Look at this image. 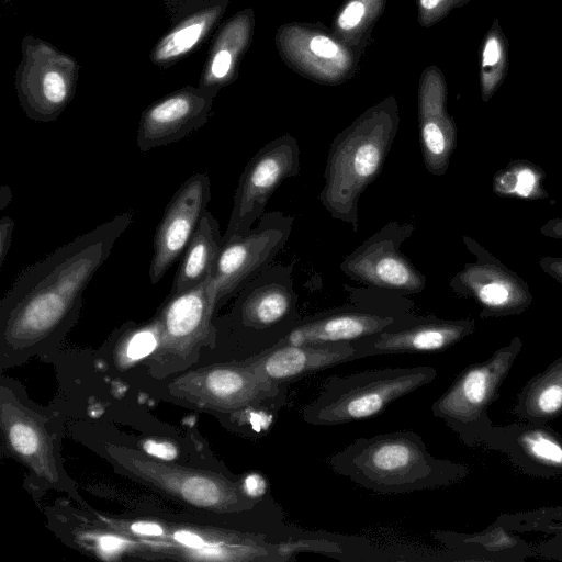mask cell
<instances>
[{"label":"cell","instance_id":"obj_38","mask_svg":"<svg viewBox=\"0 0 562 562\" xmlns=\"http://www.w3.org/2000/svg\"><path fill=\"white\" fill-rule=\"evenodd\" d=\"M131 530L138 535L157 537L162 535V528L154 522L138 521L131 526Z\"/></svg>","mask_w":562,"mask_h":562},{"label":"cell","instance_id":"obj_23","mask_svg":"<svg viewBox=\"0 0 562 562\" xmlns=\"http://www.w3.org/2000/svg\"><path fill=\"white\" fill-rule=\"evenodd\" d=\"M544 179L546 172L539 165L527 159H515L494 175L492 191L498 196L546 199Z\"/></svg>","mask_w":562,"mask_h":562},{"label":"cell","instance_id":"obj_19","mask_svg":"<svg viewBox=\"0 0 562 562\" xmlns=\"http://www.w3.org/2000/svg\"><path fill=\"white\" fill-rule=\"evenodd\" d=\"M295 303L291 290L281 284L255 288L239 306L240 324L260 335L263 350L279 342L295 325Z\"/></svg>","mask_w":562,"mask_h":562},{"label":"cell","instance_id":"obj_25","mask_svg":"<svg viewBox=\"0 0 562 562\" xmlns=\"http://www.w3.org/2000/svg\"><path fill=\"white\" fill-rule=\"evenodd\" d=\"M508 69V42L495 18L487 30L480 50V88L488 102L505 80Z\"/></svg>","mask_w":562,"mask_h":562},{"label":"cell","instance_id":"obj_11","mask_svg":"<svg viewBox=\"0 0 562 562\" xmlns=\"http://www.w3.org/2000/svg\"><path fill=\"white\" fill-rule=\"evenodd\" d=\"M463 241L475 260L465 263L450 280V289L474 299L488 315L526 310L532 301L527 282L475 239L463 236Z\"/></svg>","mask_w":562,"mask_h":562},{"label":"cell","instance_id":"obj_29","mask_svg":"<svg viewBox=\"0 0 562 562\" xmlns=\"http://www.w3.org/2000/svg\"><path fill=\"white\" fill-rule=\"evenodd\" d=\"M239 485L247 497L252 501L261 502L269 497V483L263 474L254 471L247 473Z\"/></svg>","mask_w":562,"mask_h":562},{"label":"cell","instance_id":"obj_15","mask_svg":"<svg viewBox=\"0 0 562 562\" xmlns=\"http://www.w3.org/2000/svg\"><path fill=\"white\" fill-rule=\"evenodd\" d=\"M356 360L351 342L295 346L277 344L241 360L272 383L288 386L310 374Z\"/></svg>","mask_w":562,"mask_h":562},{"label":"cell","instance_id":"obj_40","mask_svg":"<svg viewBox=\"0 0 562 562\" xmlns=\"http://www.w3.org/2000/svg\"><path fill=\"white\" fill-rule=\"evenodd\" d=\"M11 201V190L8 186H2L0 190V206L4 210Z\"/></svg>","mask_w":562,"mask_h":562},{"label":"cell","instance_id":"obj_36","mask_svg":"<svg viewBox=\"0 0 562 562\" xmlns=\"http://www.w3.org/2000/svg\"><path fill=\"white\" fill-rule=\"evenodd\" d=\"M173 538L179 543L184 544L191 549L202 550L205 546L207 547L210 543H205L204 539L200 537L198 533L188 531V530H179L173 535Z\"/></svg>","mask_w":562,"mask_h":562},{"label":"cell","instance_id":"obj_28","mask_svg":"<svg viewBox=\"0 0 562 562\" xmlns=\"http://www.w3.org/2000/svg\"><path fill=\"white\" fill-rule=\"evenodd\" d=\"M530 452L538 459L553 464L562 463V447L550 438L535 434L526 439Z\"/></svg>","mask_w":562,"mask_h":562},{"label":"cell","instance_id":"obj_39","mask_svg":"<svg viewBox=\"0 0 562 562\" xmlns=\"http://www.w3.org/2000/svg\"><path fill=\"white\" fill-rule=\"evenodd\" d=\"M123 541L119 538L104 536L100 539V546L104 551H114L122 546Z\"/></svg>","mask_w":562,"mask_h":562},{"label":"cell","instance_id":"obj_34","mask_svg":"<svg viewBox=\"0 0 562 562\" xmlns=\"http://www.w3.org/2000/svg\"><path fill=\"white\" fill-rule=\"evenodd\" d=\"M14 222L10 216L0 220V267L3 265L11 247Z\"/></svg>","mask_w":562,"mask_h":562},{"label":"cell","instance_id":"obj_12","mask_svg":"<svg viewBox=\"0 0 562 562\" xmlns=\"http://www.w3.org/2000/svg\"><path fill=\"white\" fill-rule=\"evenodd\" d=\"M211 200V180L198 172L188 178L172 195L157 226L149 280L154 285L182 256Z\"/></svg>","mask_w":562,"mask_h":562},{"label":"cell","instance_id":"obj_20","mask_svg":"<svg viewBox=\"0 0 562 562\" xmlns=\"http://www.w3.org/2000/svg\"><path fill=\"white\" fill-rule=\"evenodd\" d=\"M395 321L393 316L360 311L331 313L295 324L277 344L353 342L387 328Z\"/></svg>","mask_w":562,"mask_h":562},{"label":"cell","instance_id":"obj_16","mask_svg":"<svg viewBox=\"0 0 562 562\" xmlns=\"http://www.w3.org/2000/svg\"><path fill=\"white\" fill-rule=\"evenodd\" d=\"M0 407L1 428L9 449L35 474L52 484L59 483L53 440L42 423L4 386Z\"/></svg>","mask_w":562,"mask_h":562},{"label":"cell","instance_id":"obj_2","mask_svg":"<svg viewBox=\"0 0 562 562\" xmlns=\"http://www.w3.org/2000/svg\"><path fill=\"white\" fill-rule=\"evenodd\" d=\"M396 109L379 105L340 132L328 150L319 201L326 211L358 231V203L378 178L397 132Z\"/></svg>","mask_w":562,"mask_h":562},{"label":"cell","instance_id":"obj_3","mask_svg":"<svg viewBox=\"0 0 562 562\" xmlns=\"http://www.w3.org/2000/svg\"><path fill=\"white\" fill-rule=\"evenodd\" d=\"M328 467L356 485L379 494H407L436 487L445 464L412 430H396L353 440L328 459Z\"/></svg>","mask_w":562,"mask_h":562},{"label":"cell","instance_id":"obj_21","mask_svg":"<svg viewBox=\"0 0 562 562\" xmlns=\"http://www.w3.org/2000/svg\"><path fill=\"white\" fill-rule=\"evenodd\" d=\"M419 136L426 169L435 176L445 175L457 145V127L446 111L445 86L441 81L422 93Z\"/></svg>","mask_w":562,"mask_h":562},{"label":"cell","instance_id":"obj_35","mask_svg":"<svg viewBox=\"0 0 562 562\" xmlns=\"http://www.w3.org/2000/svg\"><path fill=\"white\" fill-rule=\"evenodd\" d=\"M540 269L562 285V257L544 256L538 261Z\"/></svg>","mask_w":562,"mask_h":562},{"label":"cell","instance_id":"obj_41","mask_svg":"<svg viewBox=\"0 0 562 562\" xmlns=\"http://www.w3.org/2000/svg\"><path fill=\"white\" fill-rule=\"evenodd\" d=\"M447 0H420V5L426 10H434Z\"/></svg>","mask_w":562,"mask_h":562},{"label":"cell","instance_id":"obj_22","mask_svg":"<svg viewBox=\"0 0 562 562\" xmlns=\"http://www.w3.org/2000/svg\"><path fill=\"white\" fill-rule=\"evenodd\" d=\"M221 247L220 225L206 210L182 254L170 295L193 289L214 277Z\"/></svg>","mask_w":562,"mask_h":562},{"label":"cell","instance_id":"obj_7","mask_svg":"<svg viewBox=\"0 0 562 562\" xmlns=\"http://www.w3.org/2000/svg\"><path fill=\"white\" fill-rule=\"evenodd\" d=\"M183 398L223 414L252 405L281 409L286 405V386L272 383L249 364L237 361L188 373L172 384Z\"/></svg>","mask_w":562,"mask_h":562},{"label":"cell","instance_id":"obj_17","mask_svg":"<svg viewBox=\"0 0 562 562\" xmlns=\"http://www.w3.org/2000/svg\"><path fill=\"white\" fill-rule=\"evenodd\" d=\"M469 322L424 319L409 325L394 324L351 342L356 360L381 355L428 353L445 349L469 330Z\"/></svg>","mask_w":562,"mask_h":562},{"label":"cell","instance_id":"obj_6","mask_svg":"<svg viewBox=\"0 0 562 562\" xmlns=\"http://www.w3.org/2000/svg\"><path fill=\"white\" fill-rule=\"evenodd\" d=\"M78 75L74 58L46 42L25 36L15 87L26 116L37 122L55 121L72 100Z\"/></svg>","mask_w":562,"mask_h":562},{"label":"cell","instance_id":"obj_10","mask_svg":"<svg viewBox=\"0 0 562 562\" xmlns=\"http://www.w3.org/2000/svg\"><path fill=\"white\" fill-rule=\"evenodd\" d=\"M290 228V218L270 214L262 217L255 229L222 240L214 272L217 306L224 304L268 266L285 244Z\"/></svg>","mask_w":562,"mask_h":562},{"label":"cell","instance_id":"obj_8","mask_svg":"<svg viewBox=\"0 0 562 562\" xmlns=\"http://www.w3.org/2000/svg\"><path fill=\"white\" fill-rule=\"evenodd\" d=\"M300 150L285 134L267 143L246 165L235 191L233 210L222 240L248 233L280 184L297 175Z\"/></svg>","mask_w":562,"mask_h":562},{"label":"cell","instance_id":"obj_26","mask_svg":"<svg viewBox=\"0 0 562 562\" xmlns=\"http://www.w3.org/2000/svg\"><path fill=\"white\" fill-rule=\"evenodd\" d=\"M276 546L282 562L290 561L300 553L317 552L334 555L345 551L338 541L301 535L276 540Z\"/></svg>","mask_w":562,"mask_h":562},{"label":"cell","instance_id":"obj_9","mask_svg":"<svg viewBox=\"0 0 562 562\" xmlns=\"http://www.w3.org/2000/svg\"><path fill=\"white\" fill-rule=\"evenodd\" d=\"M413 229L390 223L349 254L340 269L351 279L372 286L415 294L426 286L425 276L400 251Z\"/></svg>","mask_w":562,"mask_h":562},{"label":"cell","instance_id":"obj_37","mask_svg":"<svg viewBox=\"0 0 562 562\" xmlns=\"http://www.w3.org/2000/svg\"><path fill=\"white\" fill-rule=\"evenodd\" d=\"M540 233L546 237L562 239V217H553L547 221L540 227Z\"/></svg>","mask_w":562,"mask_h":562},{"label":"cell","instance_id":"obj_14","mask_svg":"<svg viewBox=\"0 0 562 562\" xmlns=\"http://www.w3.org/2000/svg\"><path fill=\"white\" fill-rule=\"evenodd\" d=\"M217 307L214 277L200 285L178 294H169L162 304L157 324L158 350L184 355L211 339L212 315Z\"/></svg>","mask_w":562,"mask_h":562},{"label":"cell","instance_id":"obj_18","mask_svg":"<svg viewBox=\"0 0 562 562\" xmlns=\"http://www.w3.org/2000/svg\"><path fill=\"white\" fill-rule=\"evenodd\" d=\"M170 30L156 44L150 59L168 66L192 52L209 35L224 11L221 0H166Z\"/></svg>","mask_w":562,"mask_h":562},{"label":"cell","instance_id":"obj_4","mask_svg":"<svg viewBox=\"0 0 562 562\" xmlns=\"http://www.w3.org/2000/svg\"><path fill=\"white\" fill-rule=\"evenodd\" d=\"M434 368L398 367L331 375L318 395L302 409V419L313 426H337L380 415L387 406L430 383Z\"/></svg>","mask_w":562,"mask_h":562},{"label":"cell","instance_id":"obj_1","mask_svg":"<svg viewBox=\"0 0 562 562\" xmlns=\"http://www.w3.org/2000/svg\"><path fill=\"white\" fill-rule=\"evenodd\" d=\"M133 221L132 210L121 213L26 267L1 301L4 344L33 346L71 321L83 291Z\"/></svg>","mask_w":562,"mask_h":562},{"label":"cell","instance_id":"obj_33","mask_svg":"<svg viewBox=\"0 0 562 562\" xmlns=\"http://www.w3.org/2000/svg\"><path fill=\"white\" fill-rule=\"evenodd\" d=\"M310 48L316 56L326 59L335 57L339 52L337 44L325 35L314 36L311 40Z\"/></svg>","mask_w":562,"mask_h":562},{"label":"cell","instance_id":"obj_27","mask_svg":"<svg viewBox=\"0 0 562 562\" xmlns=\"http://www.w3.org/2000/svg\"><path fill=\"white\" fill-rule=\"evenodd\" d=\"M159 345V329L157 321L150 328H144L133 334L126 346V356L137 360L151 353Z\"/></svg>","mask_w":562,"mask_h":562},{"label":"cell","instance_id":"obj_31","mask_svg":"<svg viewBox=\"0 0 562 562\" xmlns=\"http://www.w3.org/2000/svg\"><path fill=\"white\" fill-rule=\"evenodd\" d=\"M364 4L360 1H350L338 16V25L341 29L350 30L356 27L364 15Z\"/></svg>","mask_w":562,"mask_h":562},{"label":"cell","instance_id":"obj_32","mask_svg":"<svg viewBox=\"0 0 562 562\" xmlns=\"http://www.w3.org/2000/svg\"><path fill=\"white\" fill-rule=\"evenodd\" d=\"M144 451L155 458L173 460L178 456L177 448L169 441L148 439L143 442Z\"/></svg>","mask_w":562,"mask_h":562},{"label":"cell","instance_id":"obj_13","mask_svg":"<svg viewBox=\"0 0 562 562\" xmlns=\"http://www.w3.org/2000/svg\"><path fill=\"white\" fill-rule=\"evenodd\" d=\"M217 91L199 87L181 88L147 106L140 115L136 144L140 151L176 143L207 121Z\"/></svg>","mask_w":562,"mask_h":562},{"label":"cell","instance_id":"obj_5","mask_svg":"<svg viewBox=\"0 0 562 562\" xmlns=\"http://www.w3.org/2000/svg\"><path fill=\"white\" fill-rule=\"evenodd\" d=\"M108 451L122 468L195 507L222 514L249 513L259 508L260 502L247 497L239 482L222 474L164 464L116 447Z\"/></svg>","mask_w":562,"mask_h":562},{"label":"cell","instance_id":"obj_24","mask_svg":"<svg viewBox=\"0 0 562 562\" xmlns=\"http://www.w3.org/2000/svg\"><path fill=\"white\" fill-rule=\"evenodd\" d=\"M245 27L235 19L231 21L216 37L201 76L200 86L218 91L228 82L234 69L237 53L244 44Z\"/></svg>","mask_w":562,"mask_h":562},{"label":"cell","instance_id":"obj_30","mask_svg":"<svg viewBox=\"0 0 562 562\" xmlns=\"http://www.w3.org/2000/svg\"><path fill=\"white\" fill-rule=\"evenodd\" d=\"M538 407L544 413H554L562 406V387L558 384L543 389L538 396Z\"/></svg>","mask_w":562,"mask_h":562}]
</instances>
